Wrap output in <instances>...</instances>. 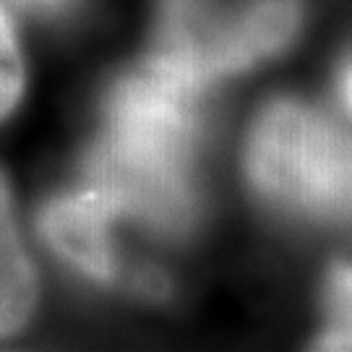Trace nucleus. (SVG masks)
<instances>
[{
  "label": "nucleus",
  "instance_id": "2",
  "mask_svg": "<svg viewBox=\"0 0 352 352\" xmlns=\"http://www.w3.org/2000/svg\"><path fill=\"white\" fill-rule=\"evenodd\" d=\"M245 170L253 188L282 206L311 214L352 209V141L305 104L282 100L258 115Z\"/></svg>",
  "mask_w": 352,
  "mask_h": 352
},
{
  "label": "nucleus",
  "instance_id": "3",
  "mask_svg": "<svg viewBox=\"0 0 352 352\" xmlns=\"http://www.w3.org/2000/svg\"><path fill=\"white\" fill-rule=\"evenodd\" d=\"M115 214L118 206L113 199L100 188H91L47 204L39 217V227L63 258L89 277L107 282L115 274V256L107 238V225Z\"/></svg>",
  "mask_w": 352,
  "mask_h": 352
},
{
  "label": "nucleus",
  "instance_id": "6",
  "mask_svg": "<svg viewBox=\"0 0 352 352\" xmlns=\"http://www.w3.org/2000/svg\"><path fill=\"white\" fill-rule=\"evenodd\" d=\"M24 89V63L11 19L0 8V118L11 113Z\"/></svg>",
  "mask_w": 352,
  "mask_h": 352
},
{
  "label": "nucleus",
  "instance_id": "1",
  "mask_svg": "<svg viewBox=\"0 0 352 352\" xmlns=\"http://www.w3.org/2000/svg\"><path fill=\"white\" fill-rule=\"evenodd\" d=\"M193 89L157 71L126 78L110 104V136L91 157V183L120 212L180 232L193 217L186 154L193 141Z\"/></svg>",
  "mask_w": 352,
  "mask_h": 352
},
{
  "label": "nucleus",
  "instance_id": "5",
  "mask_svg": "<svg viewBox=\"0 0 352 352\" xmlns=\"http://www.w3.org/2000/svg\"><path fill=\"white\" fill-rule=\"evenodd\" d=\"M329 327L318 340L321 350H352V266L337 264L327 279Z\"/></svg>",
  "mask_w": 352,
  "mask_h": 352
},
{
  "label": "nucleus",
  "instance_id": "7",
  "mask_svg": "<svg viewBox=\"0 0 352 352\" xmlns=\"http://www.w3.org/2000/svg\"><path fill=\"white\" fill-rule=\"evenodd\" d=\"M139 287L151 295V298H162L164 289H167V282H164L162 274H141L139 279Z\"/></svg>",
  "mask_w": 352,
  "mask_h": 352
},
{
  "label": "nucleus",
  "instance_id": "8",
  "mask_svg": "<svg viewBox=\"0 0 352 352\" xmlns=\"http://www.w3.org/2000/svg\"><path fill=\"white\" fill-rule=\"evenodd\" d=\"M340 89H342V100L347 102V107L352 110V63L342 71L340 76Z\"/></svg>",
  "mask_w": 352,
  "mask_h": 352
},
{
  "label": "nucleus",
  "instance_id": "4",
  "mask_svg": "<svg viewBox=\"0 0 352 352\" xmlns=\"http://www.w3.org/2000/svg\"><path fill=\"white\" fill-rule=\"evenodd\" d=\"M37 295V272L21 243L11 188L0 173V337H13L32 321Z\"/></svg>",
  "mask_w": 352,
  "mask_h": 352
}]
</instances>
